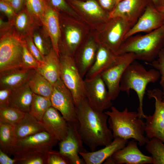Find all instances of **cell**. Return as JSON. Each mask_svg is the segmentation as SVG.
I'll use <instances>...</instances> for the list:
<instances>
[{"mask_svg":"<svg viewBox=\"0 0 164 164\" xmlns=\"http://www.w3.org/2000/svg\"><path fill=\"white\" fill-rule=\"evenodd\" d=\"M26 45L29 51L38 62L43 60V57L31 39L27 40Z\"/></svg>","mask_w":164,"mask_h":164,"instance_id":"cell-39","label":"cell"},{"mask_svg":"<svg viewBox=\"0 0 164 164\" xmlns=\"http://www.w3.org/2000/svg\"><path fill=\"white\" fill-rule=\"evenodd\" d=\"M52 106L50 98L33 93V98L28 113L41 121L46 112Z\"/></svg>","mask_w":164,"mask_h":164,"instance_id":"cell-30","label":"cell"},{"mask_svg":"<svg viewBox=\"0 0 164 164\" xmlns=\"http://www.w3.org/2000/svg\"><path fill=\"white\" fill-rule=\"evenodd\" d=\"M12 90L8 88L0 89V106L10 105L9 100Z\"/></svg>","mask_w":164,"mask_h":164,"instance_id":"cell-40","label":"cell"},{"mask_svg":"<svg viewBox=\"0 0 164 164\" xmlns=\"http://www.w3.org/2000/svg\"><path fill=\"white\" fill-rule=\"evenodd\" d=\"M156 7L159 11L164 13V5H160Z\"/></svg>","mask_w":164,"mask_h":164,"instance_id":"cell-46","label":"cell"},{"mask_svg":"<svg viewBox=\"0 0 164 164\" xmlns=\"http://www.w3.org/2000/svg\"><path fill=\"white\" fill-rule=\"evenodd\" d=\"M164 47V24L146 34L134 35L126 39L116 54L132 53L136 60L151 63Z\"/></svg>","mask_w":164,"mask_h":164,"instance_id":"cell-3","label":"cell"},{"mask_svg":"<svg viewBox=\"0 0 164 164\" xmlns=\"http://www.w3.org/2000/svg\"><path fill=\"white\" fill-rule=\"evenodd\" d=\"M69 128L67 135L59 145L60 152L70 164H84L83 159L80 158L79 152L83 149V142L78 130L77 120L76 122H68Z\"/></svg>","mask_w":164,"mask_h":164,"instance_id":"cell-12","label":"cell"},{"mask_svg":"<svg viewBox=\"0 0 164 164\" xmlns=\"http://www.w3.org/2000/svg\"><path fill=\"white\" fill-rule=\"evenodd\" d=\"M118 56V58L116 63L101 76L112 101L116 99L121 91L120 81L125 69L129 64L136 60L135 55L132 53H127Z\"/></svg>","mask_w":164,"mask_h":164,"instance_id":"cell-7","label":"cell"},{"mask_svg":"<svg viewBox=\"0 0 164 164\" xmlns=\"http://www.w3.org/2000/svg\"><path fill=\"white\" fill-rule=\"evenodd\" d=\"M48 152L31 149H16L13 153L14 158L21 164H46Z\"/></svg>","mask_w":164,"mask_h":164,"instance_id":"cell-27","label":"cell"},{"mask_svg":"<svg viewBox=\"0 0 164 164\" xmlns=\"http://www.w3.org/2000/svg\"><path fill=\"white\" fill-rule=\"evenodd\" d=\"M101 6L104 9L111 12L116 5V0H98Z\"/></svg>","mask_w":164,"mask_h":164,"instance_id":"cell-43","label":"cell"},{"mask_svg":"<svg viewBox=\"0 0 164 164\" xmlns=\"http://www.w3.org/2000/svg\"><path fill=\"white\" fill-rule=\"evenodd\" d=\"M84 80L86 98L94 110L103 112L112 106V100L101 76L91 80Z\"/></svg>","mask_w":164,"mask_h":164,"instance_id":"cell-10","label":"cell"},{"mask_svg":"<svg viewBox=\"0 0 164 164\" xmlns=\"http://www.w3.org/2000/svg\"><path fill=\"white\" fill-rule=\"evenodd\" d=\"M110 111L104 113L108 116L109 128L114 138H132L140 146L146 144L149 139L144 135L145 123L139 117L138 112L129 111L126 108L120 111L112 106Z\"/></svg>","mask_w":164,"mask_h":164,"instance_id":"cell-2","label":"cell"},{"mask_svg":"<svg viewBox=\"0 0 164 164\" xmlns=\"http://www.w3.org/2000/svg\"><path fill=\"white\" fill-rule=\"evenodd\" d=\"M160 77L158 70L155 69L147 70L135 60L129 65L122 75L120 82L121 91L126 92L128 95L131 90L136 92L139 102L138 112L140 118L145 115L143 103L147 86L150 83L156 82Z\"/></svg>","mask_w":164,"mask_h":164,"instance_id":"cell-4","label":"cell"},{"mask_svg":"<svg viewBox=\"0 0 164 164\" xmlns=\"http://www.w3.org/2000/svg\"><path fill=\"white\" fill-rule=\"evenodd\" d=\"M128 140L121 138H114L109 145L98 151L88 152L80 151L79 154L87 164H101L118 150L125 147Z\"/></svg>","mask_w":164,"mask_h":164,"instance_id":"cell-19","label":"cell"},{"mask_svg":"<svg viewBox=\"0 0 164 164\" xmlns=\"http://www.w3.org/2000/svg\"><path fill=\"white\" fill-rule=\"evenodd\" d=\"M0 11L9 17L14 16L15 11L9 3L0 0Z\"/></svg>","mask_w":164,"mask_h":164,"instance_id":"cell-41","label":"cell"},{"mask_svg":"<svg viewBox=\"0 0 164 164\" xmlns=\"http://www.w3.org/2000/svg\"><path fill=\"white\" fill-rule=\"evenodd\" d=\"M28 84L33 93L50 98L53 91V85L36 71Z\"/></svg>","mask_w":164,"mask_h":164,"instance_id":"cell-29","label":"cell"},{"mask_svg":"<svg viewBox=\"0 0 164 164\" xmlns=\"http://www.w3.org/2000/svg\"><path fill=\"white\" fill-rule=\"evenodd\" d=\"M16 28L20 32L25 31L29 25V19L27 14L22 12L19 14L15 20Z\"/></svg>","mask_w":164,"mask_h":164,"instance_id":"cell-37","label":"cell"},{"mask_svg":"<svg viewBox=\"0 0 164 164\" xmlns=\"http://www.w3.org/2000/svg\"><path fill=\"white\" fill-rule=\"evenodd\" d=\"M27 9L31 13L43 19L45 4L43 0H25Z\"/></svg>","mask_w":164,"mask_h":164,"instance_id":"cell-34","label":"cell"},{"mask_svg":"<svg viewBox=\"0 0 164 164\" xmlns=\"http://www.w3.org/2000/svg\"><path fill=\"white\" fill-rule=\"evenodd\" d=\"M50 99L53 107L68 122L77 121L76 107L73 96L60 78L53 85Z\"/></svg>","mask_w":164,"mask_h":164,"instance_id":"cell-8","label":"cell"},{"mask_svg":"<svg viewBox=\"0 0 164 164\" xmlns=\"http://www.w3.org/2000/svg\"><path fill=\"white\" fill-rule=\"evenodd\" d=\"M150 1V0H122L109 13V18H121L133 26L142 14Z\"/></svg>","mask_w":164,"mask_h":164,"instance_id":"cell-14","label":"cell"},{"mask_svg":"<svg viewBox=\"0 0 164 164\" xmlns=\"http://www.w3.org/2000/svg\"><path fill=\"white\" fill-rule=\"evenodd\" d=\"M23 43L18 39L9 36L0 43V72L22 67Z\"/></svg>","mask_w":164,"mask_h":164,"instance_id":"cell-9","label":"cell"},{"mask_svg":"<svg viewBox=\"0 0 164 164\" xmlns=\"http://www.w3.org/2000/svg\"><path fill=\"white\" fill-rule=\"evenodd\" d=\"M121 0H116V5Z\"/></svg>","mask_w":164,"mask_h":164,"instance_id":"cell-50","label":"cell"},{"mask_svg":"<svg viewBox=\"0 0 164 164\" xmlns=\"http://www.w3.org/2000/svg\"><path fill=\"white\" fill-rule=\"evenodd\" d=\"M52 5L55 7L69 13L72 10L64 0H50Z\"/></svg>","mask_w":164,"mask_h":164,"instance_id":"cell-42","label":"cell"},{"mask_svg":"<svg viewBox=\"0 0 164 164\" xmlns=\"http://www.w3.org/2000/svg\"><path fill=\"white\" fill-rule=\"evenodd\" d=\"M69 161L60 152L52 150L48 152L46 164H69Z\"/></svg>","mask_w":164,"mask_h":164,"instance_id":"cell-36","label":"cell"},{"mask_svg":"<svg viewBox=\"0 0 164 164\" xmlns=\"http://www.w3.org/2000/svg\"><path fill=\"white\" fill-rule=\"evenodd\" d=\"M58 141L46 131L18 139L16 149H31L48 152L58 143Z\"/></svg>","mask_w":164,"mask_h":164,"instance_id":"cell-17","label":"cell"},{"mask_svg":"<svg viewBox=\"0 0 164 164\" xmlns=\"http://www.w3.org/2000/svg\"><path fill=\"white\" fill-rule=\"evenodd\" d=\"M17 159H11L6 153L0 149V164H14L18 163Z\"/></svg>","mask_w":164,"mask_h":164,"instance_id":"cell-44","label":"cell"},{"mask_svg":"<svg viewBox=\"0 0 164 164\" xmlns=\"http://www.w3.org/2000/svg\"><path fill=\"white\" fill-rule=\"evenodd\" d=\"M43 21L50 38L52 48L60 57L59 45L60 31L59 18L56 12L49 5H45Z\"/></svg>","mask_w":164,"mask_h":164,"instance_id":"cell-23","label":"cell"},{"mask_svg":"<svg viewBox=\"0 0 164 164\" xmlns=\"http://www.w3.org/2000/svg\"><path fill=\"white\" fill-rule=\"evenodd\" d=\"M24 0H11L9 3L15 12L19 11L22 8Z\"/></svg>","mask_w":164,"mask_h":164,"instance_id":"cell-45","label":"cell"},{"mask_svg":"<svg viewBox=\"0 0 164 164\" xmlns=\"http://www.w3.org/2000/svg\"><path fill=\"white\" fill-rule=\"evenodd\" d=\"M147 94L150 99L155 100V110L152 115L145 114L146 119L144 131L145 136L149 139L156 138L164 143V99L162 90L155 88L148 90Z\"/></svg>","mask_w":164,"mask_h":164,"instance_id":"cell-6","label":"cell"},{"mask_svg":"<svg viewBox=\"0 0 164 164\" xmlns=\"http://www.w3.org/2000/svg\"><path fill=\"white\" fill-rule=\"evenodd\" d=\"M76 107L78 132L83 142L91 151L110 144L114 138L108 126V116L94 110L86 97Z\"/></svg>","mask_w":164,"mask_h":164,"instance_id":"cell-1","label":"cell"},{"mask_svg":"<svg viewBox=\"0 0 164 164\" xmlns=\"http://www.w3.org/2000/svg\"><path fill=\"white\" fill-rule=\"evenodd\" d=\"M36 70L53 85L60 78V57L53 48L43 61L38 62Z\"/></svg>","mask_w":164,"mask_h":164,"instance_id":"cell-21","label":"cell"},{"mask_svg":"<svg viewBox=\"0 0 164 164\" xmlns=\"http://www.w3.org/2000/svg\"><path fill=\"white\" fill-rule=\"evenodd\" d=\"M157 59L152 62L150 65L158 70L160 75V84L162 89L163 98L164 99V47L159 52Z\"/></svg>","mask_w":164,"mask_h":164,"instance_id":"cell-35","label":"cell"},{"mask_svg":"<svg viewBox=\"0 0 164 164\" xmlns=\"http://www.w3.org/2000/svg\"><path fill=\"white\" fill-rule=\"evenodd\" d=\"M33 42L43 58L49 53L52 49L49 48L44 43L40 36L37 33H35L34 35Z\"/></svg>","mask_w":164,"mask_h":164,"instance_id":"cell-38","label":"cell"},{"mask_svg":"<svg viewBox=\"0 0 164 164\" xmlns=\"http://www.w3.org/2000/svg\"><path fill=\"white\" fill-rule=\"evenodd\" d=\"M22 68L26 69L36 70L38 62L29 50L26 44L23 43Z\"/></svg>","mask_w":164,"mask_h":164,"instance_id":"cell-33","label":"cell"},{"mask_svg":"<svg viewBox=\"0 0 164 164\" xmlns=\"http://www.w3.org/2000/svg\"><path fill=\"white\" fill-rule=\"evenodd\" d=\"M26 113L11 105L0 106V121L15 126L23 118Z\"/></svg>","mask_w":164,"mask_h":164,"instance_id":"cell-31","label":"cell"},{"mask_svg":"<svg viewBox=\"0 0 164 164\" xmlns=\"http://www.w3.org/2000/svg\"><path fill=\"white\" fill-rule=\"evenodd\" d=\"M145 149L151 155L153 164H164V143L159 139L153 138L146 144Z\"/></svg>","mask_w":164,"mask_h":164,"instance_id":"cell-32","label":"cell"},{"mask_svg":"<svg viewBox=\"0 0 164 164\" xmlns=\"http://www.w3.org/2000/svg\"><path fill=\"white\" fill-rule=\"evenodd\" d=\"M41 121L46 131L59 141H62L67 136L69 128L68 123L53 106L47 111Z\"/></svg>","mask_w":164,"mask_h":164,"instance_id":"cell-15","label":"cell"},{"mask_svg":"<svg viewBox=\"0 0 164 164\" xmlns=\"http://www.w3.org/2000/svg\"><path fill=\"white\" fill-rule=\"evenodd\" d=\"M164 24V13L159 11L150 1L136 23L126 34L124 40L140 32H149Z\"/></svg>","mask_w":164,"mask_h":164,"instance_id":"cell-13","label":"cell"},{"mask_svg":"<svg viewBox=\"0 0 164 164\" xmlns=\"http://www.w3.org/2000/svg\"><path fill=\"white\" fill-rule=\"evenodd\" d=\"M5 2H8L9 3H10L11 0H2Z\"/></svg>","mask_w":164,"mask_h":164,"instance_id":"cell-49","label":"cell"},{"mask_svg":"<svg viewBox=\"0 0 164 164\" xmlns=\"http://www.w3.org/2000/svg\"><path fill=\"white\" fill-rule=\"evenodd\" d=\"M18 139L46 131L41 122L28 112L15 126Z\"/></svg>","mask_w":164,"mask_h":164,"instance_id":"cell-24","label":"cell"},{"mask_svg":"<svg viewBox=\"0 0 164 164\" xmlns=\"http://www.w3.org/2000/svg\"><path fill=\"white\" fill-rule=\"evenodd\" d=\"M98 46L93 40H89L79 50L75 57H73L76 65L83 77L94 62Z\"/></svg>","mask_w":164,"mask_h":164,"instance_id":"cell-22","label":"cell"},{"mask_svg":"<svg viewBox=\"0 0 164 164\" xmlns=\"http://www.w3.org/2000/svg\"><path fill=\"white\" fill-rule=\"evenodd\" d=\"M60 78L71 92L76 105L86 97L84 80L76 65L73 57L60 55Z\"/></svg>","mask_w":164,"mask_h":164,"instance_id":"cell-5","label":"cell"},{"mask_svg":"<svg viewBox=\"0 0 164 164\" xmlns=\"http://www.w3.org/2000/svg\"><path fill=\"white\" fill-rule=\"evenodd\" d=\"M150 0L156 6H158L160 5V0Z\"/></svg>","mask_w":164,"mask_h":164,"instance_id":"cell-47","label":"cell"},{"mask_svg":"<svg viewBox=\"0 0 164 164\" xmlns=\"http://www.w3.org/2000/svg\"><path fill=\"white\" fill-rule=\"evenodd\" d=\"M18 141L15 126L0 121V149L8 155H12Z\"/></svg>","mask_w":164,"mask_h":164,"instance_id":"cell-26","label":"cell"},{"mask_svg":"<svg viewBox=\"0 0 164 164\" xmlns=\"http://www.w3.org/2000/svg\"><path fill=\"white\" fill-rule=\"evenodd\" d=\"M33 97V93L27 83L12 90L9 97V104L25 112H29Z\"/></svg>","mask_w":164,"mask_h":164,"instance_id":"cell-25","label":"cell"},{"mask_svg":"<svg viewBox=\"0 0 164 164\" xmlns=\"http://www.w3.org/2000/svg\"><path fill=\"white\" fill-rule=\"evenodd\" d=\"M137 142L133 139L123 148L118 150L111 156L115 164H152V156L143 154L137 146Z\"/></svg>","mask_w":164,"mask_h":164,"instance_id":"cell-18","label":"cell"},{"mask_svg":"<svg viewBox=\"0 0 164 164\" xmlns=\"http://www.w3.org/2000/svg\"><path fill=\"white\" fill-rule=\"evenodd\" d=\"M74 5L87 14L105 22L109 19L107 13L95 0L84 2L79 0H69Z\"/></svg>","mask_w":164,"mask_h":164,"instance_id":"cell-28","label":"cell"},{"mask_svg":"<svg viewBox=\"0 0 164 164\" xmlns=\"http://www.w3.org/2000/svg\"><path fill=\"white\" fill-rule=\"evenodd\" d=\"M118 56L103 45L98 46L95 59L86 73L85 79L89 80L101 76L117 62Z\"/></svg>","mask_w":164,"mask_h":164,"instance_id":"cell-16","label":"cell"},{"mask_svg":"<svg viewBox=\"0 0 164 164\" xmlns=\"http://www.w3.org/2000/svg\"><path fill=\"white\" fill-rule=\"evenodd\" d=\"M106 22L104 38L101 44L116 54L133 25L120 17L109 18Z\"/></svg>","mask_w":164,"mask_h":164,"instance_id":"cell-11","label":"cell"},{"mask_svg":"<svg viewBox=\"0 0 164 164\" xmlns=\"http://www.w3.org/2000/svg\"><path fill=\"white\" fill-rule=\"evenodd\" d=\"M34 69L17 68L0 72V89L13 90L28 83L36 72Z\"/></svg>","mask_w":164,"mask_h":164,"instance_id":"cell-20","label":"cell"},{"mask_svg":"<svg viewBox=\"0 0 164 164\" xmlns=\"http://www.w3.org/2000/svg\"><path fill=\"white\" fill-rule=\"evenodd\" d=\"M164 5V0H160V5Z\"/></svg>","mask_w":164,"mask_h":164,"instance_id":"cell-48","label":"cell"}]
</instances>
